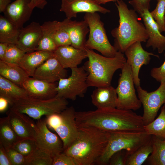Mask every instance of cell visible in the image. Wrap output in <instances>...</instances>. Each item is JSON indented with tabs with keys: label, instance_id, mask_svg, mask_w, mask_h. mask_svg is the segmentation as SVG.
Instances as JSON below:
<instances>
[{
	"label": "cell",
	"instance_id": "cell-6",
	"mask_svg": "<svg viewBox=\"0 0 165 165\" xmlns=\"http://www.w3.org/2000/svg\"><path fill=\"white\" fill-rule=\"evenodd\" d=\"M68 104L67 99L56 96L47 99L28 97L13 104L11 108L37 120L43 116L61 112Z\"/></svg>",
	"mask_w": 165,
	"mask_h": 165
},
{
	"label": "cell",
	"instance_id": "cell-48",
	"mask_svg": "<svg viewBox=\"0 0 165 165\" xmlns=\"http://www.w3.org/2000/svg\"><path fill=\"white\" fill-rule=\"evenodd\" d=\"M11 0H0V12L4 13L8 5L11 3Z\"/></svg>",
	"mask_w": 165,
	"mask_h": 165
},
{
	"label": "cell",
	"instance_id": "cell-47",
	"mask_svg": "<svg viewBox=\"0 0 165 165\" xmlns=\"http://www.w3.org/2000/svg\"><path fill=\"white\" fill-rule=\"evenodd\" d=\"M9 44L0 42V59L2 60L5 54Z\"/></svg>",
	"mask_w": 165,
	"mask_h": 165
},
{
	"label": "cell",
	"instance_id": "cell-31",
	"mask_svg": "<svg viewBox=\"0 0 165 165\" xmlns=\"http://www.w3.org/2000/svg\"><path fill=\"white\" fill-rule=\"evenodd\" d=\"M144 130L147 134L165 139V106H163L158 117L152 122L144 125Z\"/></svg>",
	"mask_w": 165,
	"mask_h": 165
},
{
	"label": "cell",
	"instance_id": "cell-34",
	"mask_svg": "<svg viewBox=\"0 0 165 165\" xmlns=\"http://www.w3.org/2000/svg\"><path fill=\"white\" fill-rule=\"evenodd\" d=\"M12 147L25 157L31 154L37 148L35 139L30 138L21 139Z\"/></svg>",
	"mask_w": 165,
	"mask_h": 165
},
{
	"label": "cell",
	"instance_id": "cell-4",
	"mask_svg": "<svg viewBox=\"0 0 165 165\" xmlns=\"http://www.w3.org/2000/svg\"><path fill=\"white\" fill-rule=\"evenodd\" d=\"M88 60L83 66L88 73V86L103 87L111 85L115 72L121 69L126 62L123 53L118 51L113 57L99 54L85 47Z\"/></svg>",
	"mask_w": 165,
	"mask_h": 165
},
{
	"label": "cell",
	"instance_id": "cell-50",
	"mask_svg": "<svg viewBox=\"0 0 165 165\" xmlns=\"http://www.w3.org/2000/svg\"><path fill=\"white\" fill-rule=\"evenodd\" d=\"M42 1L44 3L47 4V2L46 1V0H42Z\"/></svg>",
	"mask_w": 165,
	"mask_h": 165
},
{
	"label": "cell",
	"instance_id": "cell-52",
	"mask_svg": "<svg viewBox=\"0 0 165 165\" xmlns=\"http://www.w3.org/2000/svg\"></svg>",
	"mask_w": 165,
	"mask_h": 165
},
{
	"label": "cell",
	"instance_id": "cell-42",
	"mask_svg": "<svg viewBox=\"0 0 165 165\" xmlns=\"http://www.w3.org/2000/svg\"><path fill=\"white\" fill-rule=\"evenodd\" d=\"M151 76L160 83L165 82V60L159 67L152 68L150 72Z\"/></svg>",
	"mask_w": 165,
	"mask_h": 165
},
{
	"label": "cell",
	"instance_id": "cell-3",
	"mask_svg": "<svg viewBox=\"0 0 165 165\" xmlns=\"http://www.w3.org/2000/svg\"><path fill=\"white\" fill-rule=\"evenodd\" d=\"M115 5L119 12V25L112 30L111 34L114 38L113 46L118 51L123 53L134 42H146L148 36L144 24L138 21L134 9H129L123 0L117 1Z\"/></svg>",
	"mask_w": 165,
	"mask_h": 165
},
{
	"label": "cell",
	"instance_id": "cell-32",
	"mask_svg": "<svg viewBox=\"0 0 165 165\" xmlns=\"http://www.w3.org/2000/svg\"><path fill=\"white\" fill-rule=\"evenodd\" d=\"M152 151L151 140L142 145L132 154L127 156L125 165H141L143 164Z\"/></svg>",
	"mask_w": 165,
	"mask_h": 165
},
{
	"label": "cell",
	"instance_id": "cell-11",
	"mask_svg": "<svg viewBox=\"0 0 165 165\" xmlns=\"http://www.w3.org/2000/svg\"><path fill=\"white\" fill-rule=\"evenodd\" d=\"M36 123L35 140L37 148L49 154L53 158L64 151L62 141L58 135L48 129L46 119H38Z\"/></svg>",
	"mask_w": 165,
	"mask_h": 165
},
{
	"label": "cell",
	"instance_id": "cell-39",
	"mask_svg": "<svg viewBox=\"0 0 165 165\" xmlns=\"http://www.w3.org/2000/svg\"><path fill=\"white\" fill-rule=\"evenodd\" d=\"M52 165H77L74 159L64 152L53 157Z\"/></svg>",
	"mask_w": 165,
	"mask_h": 165
},
{
	"label": "cell",
	"instance_id": "cell-16",
	"mask_svg": "<svg viewBox=\"0 0 165 165\" xmlns=\"http://www.w3.org/2000/svg\"><path fill=\"white\" fill-rule=\"evenodd\" d=\"M59 22L60 26L69 34L71 45L77 49H84L86 36L89 31L87 23L84 20H72L67 18Z\"/></svg>",
	"mask_w": 165,
	"mask_h": 165
},
{
	"label": "cell",
	"instance_id": "cell-43",
	"mask_svg": "<svg viewBox=\"0 0 165 165\" xmlns=\"http://www.w3.org/2000/svg\"><path fill=\"white\" fill-rule=\"evenodd\" d=\"M60 113H53L46 116L47 126L51 129L54 130L60 123L61 120Z\"/></svg>",
	"mask_w": 165,
	"mask_h": 165
},
{
	"label": "cell",
	"instance_id": "cell-9",
	"mask_svg": "<svg viewBox=\"0 0 165 165\" xmlns=\"http://www.w3.org/2000/svg\"><path fill=\"white\" fill-rule=\"evenodd\" d=\"M68 77L61 79L56 88V96L74 101L77 97H83L89 87L88 73L83 66L71 68Z\"/></svg>",
	"mask_w": 165,
	"mask_h": 165
},
{
	"label": "cell",
	"instance_id": "cell-20",
	"mask_svg": "<svg viewBox=\"0 0 165 165\" xmlns=\"http://www.w3.org/2000/svg\"><path fill=\"white\" fill-rule=\"evenodd\" d=\"M147 30L148 38L146 47H152L157 50L159 53L165 51V36L160 32L158 25L152 18L148 9L145 10L140 15Z\"/></svg>",
	"mask_w": 165,
	"mask_h": 165
},
{
	"label": "cell",
	"instance_id": "cell-51",
	"mask_svg": "<svg viewBox=\"0 0 165 165\" xmlns=\"http://www.w3.org/2000/svg\"><path fill=\"white\" fill-rule=\"evenodd\" d=\"M164 19H165V17H164Z\"/></svg>",
	"mask_w": 165,
	"mask_h": 165
},
{
	"label": "cell",
	"instance_id": "cell-46",
	"mask_svg": "<svg viewBox=\"0 0 165 165\" xmlns=\"http://www.w3.org/2000/svg\"><path fill=\"white\" fill-rule=\"evenodd\" d=\"M9 105V101L6 98L0 96V112L5 111Z\"/></svg>",
	"mask_w": 165,
	"mask_h": 165
},
{
	"label": "cell",
	"instance_id": "cell-25",
	"mask_svg": "<svg viewBox=\"0 0 165 165\" xmlns=\"http://www.w3.org/2000/svg\"><path fill=\"white\" fill-rule=\"evenodd\" d=\"M0 96L6 99L9 105L28 97L25 90L0 75Z\"/></svg>",
	"mask_w": 165,
	"mask_h": 165
},
{
	"label": "cell",
	"instance_id": "cell-28",
	"mask_svg": "<svg viewBox=\"0 0 165 165\" xmlns=\"http://www.w3.org/2000/svg\"><path fill=\"white\" fill-rule=\"evenodd\" d=\"M15 131L9 116L0 118V143L6 150L21 139Z\"/></svg>",
	"mask_w": 165,
	"mask_h": 165
},
{
	"label": "cell",
	"instance_id": "cell-19",
	"mask_svg": "<svg viewBox=\"0 0 165 165\" xmlns=\"http://www.w3.org/2000/svg\"><path fill=\"white\" fill-rule=\"evenodd\" d=\"M57 86L55 83L48 82L30 77L23 83L22 87L25 90L29 97L47 99L56 96Z\"/></svg>",
	"mask_w": 165,
	"mask_h": 165
},
{
	"label": "cell",
	"instance_id": "cell-12",
	"mask_svg": "<svg viewBox=\"0 0 165 165\" xmlns=\"http://www.w3.org/2000/svg\"><path fill=\"white\" fill-rule=\"evenodd\" d=\"M76 112L72 106L67 107L61 112V122L54 130L62 141L64 151L72 144L78 134Z\"/></svg>",
	"mask_w": 165,
	"mask_h": 165
},
{
	"label": "cell",
	"instance_id": "cell-36",
	"mask_svg": "<svg viewBox=\"0 0 165 165\" xmlns=\"http://www.w3.org/2000/svg\"><path fill=\"white\" fill-rule=\"evenodd\" d=\"M150 13L157 24L160 32H165V0H159L155 9Z\"/></svg>",
	"mask_w": 165,
	"mask_h": 165
},
{
	"label": "cell",
	"instance_id": "cell-14",
	"mask_svg": "<svg viewBox=\"0 0 165 165\" xmlns=\"http://www.w3.org/2000/svg\"><path fill=\"white\" fill-rule=\"evenodd\" d=\"M61 12H64L67 18L76 17L79 13L100 12L106 14L110 10L99 4L95 0H61Z\"/></svg>",
	"mask_w": 165,
	"mask_h": 165
},
{
	"label": "cell",
	"instance_id": "cell-54",
	"mask_svg": "<svg viewBox=\"0 0 165 165\" xmlns=\"http://www.w3.org/2000/svg\"></svg>",
	"mask_w": 165,
	"mask_h": 165
},
{
	"label": "cell",
	"instance_id": "cell-35",
	"mask_svg": "<svg viewBox=\"0 0 165 165\" xmlns=\"http://www.w3.org/2000/svg\"><path fill=\"white\" fill-rule=\"evenodd\" d=\"M25 53L16 44H9L4 58L2 61L19 65Z\"/></svg>",
	"mask_w": 165,
	"mask_h": 165
},
{
	"label": "cell",
	"instance_id": "cell-1",
	"mask_svg": "<svg viewBox=\"0 0 165 165\" xmlns=\"http://www.w3.org/2000/svg\"><path fill=\"white\" fill-rule=\"evenodd\" d=\"M77 127L90 126L106 131H144L142 116L132 110L116 108L76 112Z\"/></svg>",
	"mask_w": 165,
	"mask_h": 165
},
{
	"label": "cell",
	"instance_id": "cell-24",
	"mask_svg": "<svg viewBox=\"0 0 165 165\" xmlns=\"http://www.w3.org/2000/svg\"><path fill=\"white\" fill-rule=\"evenodd\" d=\"M54 56V52L40 50L26 53L19 65L30 77L36 69L49 59Z\"/></svg>",
	"mask_w": 165,
	"mask_h": 165
},
{
	"label": "cell",
	"instance_id": "cell-7",
	"mask_svg": "<svg viewBox=\"0 0 165 165\" xmlns=\"http://www.w3.org/2000/svg\"><path fill=\"white\" fill-rule=\"evenodd\" d=\"M83 19L87 23L89 29L85 47L96 50L106 57H114L118 51L109 42L104 23L101 20L99 14L97 12L86 13Z\"/></svg>",
	"mask_w": 165,
	"mask_h": 165
},
{
	"label": "cell",
	"instance_id": "cell-45",
	"mask_svg": "<svg viewBox=\"0 0 165 165\" xmlns=\"http://www.w3.org/2000/svg\"><path fill=\"white\" fill-rule=\"evenodd\" d=\"M46 4L43 2L42 0H31L30 7L34 9L35 7L43 9Z\"/></svg>",
	"mask_w": 165,
	"mask_h": 165
},
{
	"label": "cell",
	"instance_id": "cell-30",
	"mask_svg": "<svg viewBox=\"0 0 165 165\" xmlns=\"http://www.w3.org/2000/svg\"><path fill=\"white\" fill-rule=\"evenodd\" d=\"M152 151L145 161L149 165H165V139L155 136L151 138Z\"/></svg>",
	"mask_w": 165,
	"mask_h": 165
},
{
	"label": "cell",
	"instance_id": "cell-37",
	"mask_svg": "<svg viewBox=\"0 0 165 165\" xmlns=\"http://www.w3.org/2000/svg\"><path fill=\"white\" fill-rule=\"evenodd\" d=\"M52 38L57 47L60 46L71 45L69 34L60 26L59 21L52 34Z\"/></svg>",
	"mask_w": 165,
	"mask_h": 165
},
{
	"label": "cell",
	"instance_id": "cell-5",
	"mask_svg": "<svg viewBox=\"0 0 165 165\" xmlns=\"http://www.w3.org/2000/svg\"><path fill=\"white\" fill-rule=\"evenodd\" d=\"M109 132L110 137L108 144L97 164H108L112 156L120 150H125L127 156L132 154L139 148L150 141L152 137L145 131Z\"/></svg>",
	"mask_w": 165,
	"mask_h": 165
},
{
	"label": "cell",
	"instance_id": "cell-10",
	"mask_svg": "<svg viewBox=\"0 0 165 165\" xmlns=\"http://www.w3.org/2000/svg\"><path fill=\"white\" fill-rule=\"evenodd\" d=\"M160 83L157 90L149 92L143 89L140 86L136 87L138 98L143 106L142 117L144 125L155 119L160 108L165 104V82Z\"/></svg>",
	"mask_w": 165,
	"mask_h": 165
},
{
	"label": "cell",
	"instance_id": "cell-26",
	"mask_svg": "<svg viewBox=\"0 0 165 165\" xmlns=\"http://www.w3.org/2000/svg\"><path fill=\"white\" fill-rule=\"evenodd\" d=\"M0 75L22 87L30 77L18 64L0 60Z\"/></svg>",
	"mask_w": 165,
	"mask_h": 165
},
{
	"label": "cell",
	"instance_id": "cell-38",
	"mask_svg": "<svg viewBox=\"0 0 165 165\" xmlns=\"http://www.w3.org/2000/svg\"><path fill=\"white\" fill-rule=\"evenodd\" d=\"M6 151L12 165H25L26 157L24 156L12 147Z\"/></svg>",
	"mask_w": 165,
	"mask_h": 165
},
{
	"label": "cell",
	"instance_id": "cell-23",
	"mask_svg": "<svg viewBox=\"0 0 165 165\" xmlns=\"http://www.w3.org/2000/svg\"><path fill=\"white\" fill-rule=\"evenodd\" d=\"M92 103L97 109L116 108L118 96L116 89L111 85L97 87L91 95Z\"/></svg>",
	"mask_w": 165,
	"mask_h": 165
},
{
	"label": "cell",
	"instance_id": "cell-21",
	"mask_svg": "<svg viewBox=\"0 0 165 165\" xmlns=\"http://www.w3.org/2000/svg\"><path fill=\"white\" fill-rule=\"evenodd\" d=\"M31 0H16L10 3L3 13L4 16L20 28L30 19L33 9Z\"/></svg>",
	"mask_w": 165,
	"mask_h": 165
},
{
	"label": "cell",
	"instance_id": "cell-13",
	"mask_svg": "<svg viewBox=\"0 0 165 165\" xmlns=\"http://www.w3.org/2000/svg\"><path fill=\"white\" fill-rule=\"evenodd\" d=\"M140 42L133 43L125 51L127 57L126 62L130 66L132 72L134 85L136 87L140 86L139 71L143 65L148 64L151 60V56L159 58L158 55L148 52L143 48Z\"/></svg>",
	"mask_w": 165,
	"mask_h": 165
},
{
	"label": "cell",
	"instance_id": "cell-2",
	"mask_svg": "<svg viewBox=\"0 0 165 165\" xmlns=\"http://www.w3.org/2000/svg\"><path fill=\"white\" fill-rule=\"evenodd\" d=\"M78 127L77 137L64 152L77 165L97 164L108 144L109 132L92 127Z\"/></svg>",
	"mask_w": 165,
	"mask_h": 165
},
{
	"label": "cell",
	"instance_id": "cell-53",
	"mask_svg": "<svg viewBox=\"0 0 165 165\" xmlns=\"http://www.w3.org/2000/svg\"></svg>",
	"mask_w": 165,
	"mask_h": 165
},
{
	"label": "cell",
	"instance_id": "cell-33",
	"mask_svg": "<svg viewBox=\"0 0 165 165\" xmlns=\"http://www.w3.org/2000/svg\"><path fill=\"white\" fill-rule=\"evenodd\" d=\"M53 158L49 154L37 148L26 157L25 165H52Z\"/></svg>",
	"mask_w": 165,
	"mask_h": 165
},
{
	"label": "cell",
	"instance_id": "cell-49",
	"mask_svg": "<svg viewBox=\"0 0 165 165\" xmlns=\"http://www.w3.org/2000/svg\"><path fill=\"white\" fill-rule=\"evenodd\" d=\"M99 4L101 5V4H105L106 3L110 2H114L117 1L119 0H95Z\"/></svg>",
	"mask_w": 165,
	"mask_h": 165
},
{
	"label": "cell",
	"instance_id": "cell-17",
	"mask_svg": "<svg viewBox=\"0 0 165 165\" xmlns=\"http://www.w3.org/2000/svg\"><path fill=\"white\" fill-rule=\"evenodd\" d=\"M42 26L35 22H32L21 28L16 45L25 53L35 51L41 39Z\"/></svg>",
	"mask_w": 165,
	"mask_h": 165
},
{
	"label": "cell",
	"instance_id": "cell-41",
	"mask_svg": "<svg viewBox=\"0 0 165 165\" xmlns=\"http://www.w3.org/2000/svg\"><path fill=\"white\" fill-rule=\"evenodd\" d=\"M127 156L125 150L119 151L112 156L109 160L108 164L110 165H125Z\"/></svg>",
	"mask_w": 165,
	"mask_h": 165
},
{
	"label": "cell",
	"instance_id": "cell-27",
	"mask_svg": "<svg viewBox=\"0 0 165 165\" xmlns=\"http://www.w3.org/2000/svg\"><path fill=\"white\" fill-rule=\"evenodd\" d=\"M20 28L4 16H0V42L16 44Z\"/></svg>",
	"mask_w": 165,
	"mask_h": 165
},
{
	"label": "cell",
	"instance_id": "cell-29",
	"mask_svg": "<svg viewBox=\"0 0 165 165\" xmlns=\"http://www.w3.org/2000/svg\"><path fill=\"white\" fill-rule=\"evenodd\" d=\"M58 21L54 20L44 22L41 25V39L35 51L45 50L54 52L57 48L52 38V34Z\"/></svg>",
	"mask_w": 165,
	"mask_h": 165
},
{
	"label": "cell",
	"instance_id": "cell-18",
	"mask_svg": "<svg viewBox=\"0 0 165 165\" xmlns=\"http://www.w3.org/2000/svg\"><path fill=\"white\" fill-rule=\"evenodd\" d=\"M67 71L55 56L45 61L35 71L33 77L48 82L55 83L66 78Z\"/></svg>",
	"mask_w": 165,
	"mask_h": 165
},
{
	"label": "cell",
	"instance_id": "cell-22",
	"mask_svg": "<svg viewBox=\"0 0 165 165\" xmlns=\"http://www.w3.org/2000/svg\"><path fill=\"white\" fill-rule=\"evenodd\" d=\"M54 53L55 57L65 69L78 67L87 57L85 48L78 49L71 45L59 46Z\"/></svg>",
	"mask_w": 165,
	"mask_h": 165
},
{
	"label": "cell",
	"instance_id": "cell-44",
	"mask_svg": "<svg viewBox=\"0 0 165 165\" xmlns=\"http://www.w3.org/2000/svg\"><path fill=\"white\" fill-rule=\"evenodd\" d=\"M0 165H12L8 156L6 150L1 143H0Z\"/></svg>",
	"mask_w": 165,
	"mask_h": 165
},
{
	"label": "cell",
	"instance_id": "cell-15",
	"mask_svg": "<svg viewBox=\"0 0 165 165\" xmlns=\"http://www.w3.org/2000/svg\"><path fill=\"white\" fill-rule=\"evenodd\" d=\"M7 115L13 128L20 139H35L36 125L31 117L11 108Z\"/></svg>",
	"mask_w": 165,
	"mask_h": 165
},
{
	"label": "cell",
	"instance_id": "cell-40",
	"mask_svg": "<svg viewBox=\"0 0 165 165\" xmlns=\"http://www.w3.org/2000/svg\"><path fill=\"white\" fill-rule=\"evenodd\" d=\"M152 0L158 1L159 0H131L128 2L132 6L134 9L140 15L145 10H149L150 2Z\"/></svg>",
	"mask_w": 165,
	"mask_h": 165
},
{
	"label": "cell",
	"instance_id": "cell-8",
	"mask_svg": "<svg viewBox=\"0 0 165 165\" xmlns=\"http://www.w3.org/2000/svg\"><path fill=\"white\" fill-rule=\"evenodd\" d=\"M121 69L118 85L116 88L118 96L116 108L137 110L140 108L141 103L136 94L131 67L126 62Z\"/></svg>",
	"mask_w": 165,
	"mask_h": 165
}]
</instances>
